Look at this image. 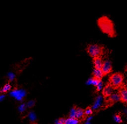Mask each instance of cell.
Listing matches in <instances>:
<instances>
[{
    "instance_id": "cell-1",
    "label": "cell",
    "mask_w": 127,
    "mask_h": 124,
    "mask_svg": "<svg viewBox=\"0 0 127 124\" xmlns=\"http://www.w3.org/2000/svg\"><path fill=\"white\" fill-rule=\"evenodd\" d=\"M97 25L100 30L109 37H114L116 36L114 23L108 17L103 16L99 18L97 20Z\"/></svg>"
},
{
    "instance_id": "cell-2",
    "label": "cell",
    "mask_w": 127,
    "mask_h": 124,
    "mask_svg": "<svg viewBox=\"0 0 127 124\" xmlns=\"http://www.w3.org/2000/svg\"><path fill=\"white\" fill-rule=\"evenodd\" d=\"M124 75L119 72L113 73L109 77V83L113 88L118 89L124 85Z\"/></svg>"
},
{
    "instance_id": "cell-3",
    "label": "cell",
    "mask_w": 127,
    "mask_h": 124,
    "mask_svg": "<svg viewBox=\"0 0 127 124\" xmlns=\"http://www.w3.org/2000/svg\"><path fill=\"white\" fill-rule=\"evenodd\" d=\"M103 46L98 44H90L87 48V53L92 58L96 57H102L104 53Z\"/></svg>"
},
{
    "instance_id": "cell-4",
    "label": "cell",
    "mask_w": 127,
    "mask_h": 124,
    "mask_svg": "<svg viewBox=\"0 0 127 124\" xmlns=\"http://www.w3.org/2000/svg\"><path fill=\"white\" fill-rule=\"evenodd\" d=\"M9 94L12 97L15 98L17 100L22 101L23 100V98L26 95V92L23 89H20V90L15 89V90L10 92Z\"/></svg>"
},
{
    "instance_id": "cell-5",
    "label": "cell",
    "mask_w": 127,
    "mask_h": 124,
    "mask_svg": "<svg viewBox=\"0 0 127 124\" xmlns=\"http://www.w3.org/2000/svg\"><path fill=\"white\" fill-rule=\"evenodd\" d=\"M119 92L118 94L120 96V100L123 103H127V86L124 84L120 87L119 89Z\"/></svg>"
},
{
    "instance_id": "cell-6",
    "label": "cell",
    "mask_w": 127,
    "mask_h": 124,
    "mask_svg": "<svg viewBox=\"0 0 127 124\" xmlns=\"http://www.w3.org/2000/svg\"><path fill=\"white\" fill-rule=\"evenodd\" d=\"M100 69L102 71L104 76L107 75L111 72V71H112V66H111V63L110 62L108 61V60L103 61L102 66Z\"/></svg>"
},
{
    "instance_id": "cell-7",
    "label": "cell",
    "mask_w": 127,
    "mask_h": 124,
    "mask_svg": "<svg viewBox=\"0 0 127 124\" xmlns=\"http://www.w3.org/2000/svg\"><path fill=\"white\" fill-rule=\"evenodd\" d=\"M114 89L113 88V87L110 85L109 83H108L107 85H106V86L104 87L103 89L102 94L104 96V97L105 98L109 97V96H110L111 94L113 93V91Z\"/></svg>"
},
{
    "instance_id": "cell-8",
    "label": "cell",
    "mask_w": 127,
    "mask_h": 124,
    "mask_svg": "<svg viewBox=\"0 0 127 124\" xmlns=\"http://www.w3.org/2000/svg\"><path fill=\"white\" fill-rule=\"evenodd\" d=\"M103 61L102 57H96L93 58V63L94 67L95 69H100L103 65Z\"/></svg>"
},
{
    "instance_id": "cell-9",
    "label": "cell",
    "mask_w": 127,
    "mask_h": 124,
    "mask_svg": "<svg viewBox=\"0 0 127 124\" xmlns=\"http://www.w3.org/2000/svg\"><path fill=\"white\" fill-rule=\"evenodd\" d=\"M104 76L103 72L101 69H95L93 72V77L99 80H102V77Z\"/></svg>"
},
{
    "instance_id": "cell-10",
    "label": "cell",
    "mask_w": 127,
    "mask_h": 124,
    "mask_svg": "<svg viewBox=\"0 0 127 124\" xmlns=\"http://www.w3.org/2000/svg\"><path fill=\"white\" fill-rule=\"evenodd\" d=\"M102 101V96H99L96 98L95 103H94L93 107H92V109L93 110H97L98 109L99 107H100L101 106V103Z\"/></svg>"
},
{
    "instance_id": "cell-11",
    "label": "cell",
    "mask_w": 127,
    "mask_h": 124,
    "mask_svg": "<svg viewBox=\"0 0 127 124\" xmlns=\"http://www.w3.org/2000/svg\"><path fill=\"white\" fill-rule=\"evenodd\" d=\"M79 121L76 118H68L64 120L63 124H78Z\"/></svg>"
},
{
    "instance_id": "cell-12",
    "label": "cell",
    "mask_w": 127,
    "mask_h": 124,
    "mask_svg": "<svg viewBox=\"0 0 127 124\" xmlns=\"http://www.w3.org/2000/svg\"><path fill=\"white\" fill-rule=\"evenodd\" d=\"M84 115H85V114H84V110H82L81 108H77L75 118L78 119H78H81L84 117Z\"/></svg>"
},
{
    "instance_id": "cell-13",
    "label": "cell",
    "mask_w": 127,
    "mask_h": 124,
    "mask_svg": "<svg viewBox=\"0 0 127 124\" xmlns=\"http://www.w3.org/2000/svg\"><path fill=\"white\" fill-rule=\"evenodd\" d=\"M28 118L31 122H34L37 120V117H36L35 114L33 111H30L29 113Z\"/></svg>"
},
{
    "instance_id": "cell-14",
    "label": "cell",
    "mask_w": 127,
    "mask_h": 124,
    "mask_svg": "<svg viewBox=\"0 0 127 124\" xmlns=\"http://www.w3.org/2000/svg\"><path fill=\"white\" fill-rule=\"evenodd\" d=\"M11 86L10 85V84L7 83L3 87L2 89H0V93H5L8 91H9L10 89H11Z\"/></svg>"
},
{
    "instance_id": "cell-15",
    "label": "cell",
    "mask_w": 127,
    "mask_h": 124,
    "mask_svg": "<svg viewBox=\"0 0 127 124\" xmlns=\"http://www.w3.org/2000/svg\"><path fill=\"white\" fill-rule=\"evenodd\" d=\"M76 110L77 108L75 107L71 108V110H70V118H75V116H76Z\"/></svg>"
},
{
    "instance_id": "cell-16",
    "label": "cell",
    "mask_w": 127,
    "mask_h": 124,
    "mask_svg": "<svg viewBox=\"0 0 127 124\" xmlns=\"http://www.w3.org/2000/svg\"><path fill=\"white\" fill-rule=\"evenodd\" d=\"M26 107H27L26 105L25 104H21L18 108L19 111L20 113H23V112L26 110Z\"/></svg>"
},
{
    "instance_id": "cell-17",
    "label": "cell",
    "mask_w": 127,
    "mask_h": 124,
    "mask_svg": "<svg viewBox=\"0 0 127 124\" xmlns=\"http://www.w3.org/2000/svg\"><path fill=\"white\" fill-rule=\"evenodd\" d=\"M84 114H85V115L90 116V115H91L92 114V109L90 107L87 108V109L84 111Z\"/></svg>"
},
{
    "instance_id": "cell-18",
    "label": "cell",
    "mask_w": 127,
    "mask_h": 124,
    "mask_svg": "<svg viewBox=\"0 0 127 124\" xmlns=\"http://www.w3.org/2000/svg\"><path fill=\"white\" fill-rule=\"evenodd\" d=\"M114 120L115 121H116V122H117V123H121V122H122L121 118L119 115H115V116L114 117Z\"/></svg>"
},
{
    "instance_id": "cell-19",
    "label": "cell",
    "mask_w": 127,
    "mask_h": 124,
    "mask_svg": "<svg viewBox=\"0 0 127 124\" xmlns=\"http://www.w3.org/2000/svg\"><path fill=\"white\" fill-rule=\"evenodd\" d=\"M8 77L10 81H12L13 79H15V75L13 73H12V72H9V73H8Z\"/></svg>"
},
{
    "instance_id": "cell-20",
    "label": "cell",
    "mask_w": 127,
    "mask_h": 124,
    "mask_svg": "<svg viewBox=\"0 0 127 124\" xmlns=\"http://www.w3.org/2000/svg\"><path fill=\"white\" fill-rule=\"evenodd\" d=\"M96 90L97 92H99V91L101 90V89H102V87H103V82L102 80H100L99 83H98V85H97L96 86Z\"/></svg>"
},
{
    "instance_id": "cell-21",
    "label": "cell",
    "mask_w": 127,
    "mask_h": 124,
    "mask_svg": "<svg viewBox=\"0 0 127 124\" xmlns=\"http://www.w3.org/2000/svg\"><path fill=\"white\" fill-rule=\"evenodd\" d=\"M34 104H35V101L33 100H31L27 103L26 107L29 108H32V107H33L34 106Z\"/></svg>"
},
{
    "instance_id": "cell-22",
    "label": "cell",
    "mask_w": 127,
    "mask_h": 124,
    "mask_svg": "<svg viewBox=\"0 0 127 124\" xmlns=\"http://www.w3.org/2000/svg\"><path fill=\"white\" fill-rule=\"evenodd\" d=\"M5 97V95H1L0 96V101H2L4 100V99Z\"/></svg>"
},
{
    "instance_id": "cell-23",
    "label": "cell",
    "mask_w": 127,
    "mask_h": 124,
    "mask_svg": "<svg viewBox=\"0 0 127 124\" xmlns=\"http://www.w3.org/2000/svg\"><path fill=\"white\" fill-rule=\"evenodd\" d=\"M92 119V117H89L88 118H87V121H88V122H90L91 120Z\"/></svg>"
},
{
    "instance_id": "cell-24",
    "label": "cell",
    "mask_w": 127,
    "mask_h": 124,
    "mask_svg": "<svg viewBox=\"0 0 127 124\" xmlns=\"http://www.w3.org/2000/svg\"><path fill=\"white\" fill-rule=\"evenodd\" d=\"M63 124V123H62V122H60L59 121V120H57L56 121V124Z\"/></svg>"
},
{
    "instance_id": "cell-25",
    "label": "cell",
    "mask_w": 127,
    "mask_h": 124,
    "mask_svg": "<svg viewBox=\"0 0 127 124\" xmlns=\"http://www.w3.org/2000/svg\"><path fill=\"white\" fill-rule=\"evenodd\" d=\"M90 124V122H88V121H87L86 122H85V124Z\"/></svg>"
}]
</instances>
